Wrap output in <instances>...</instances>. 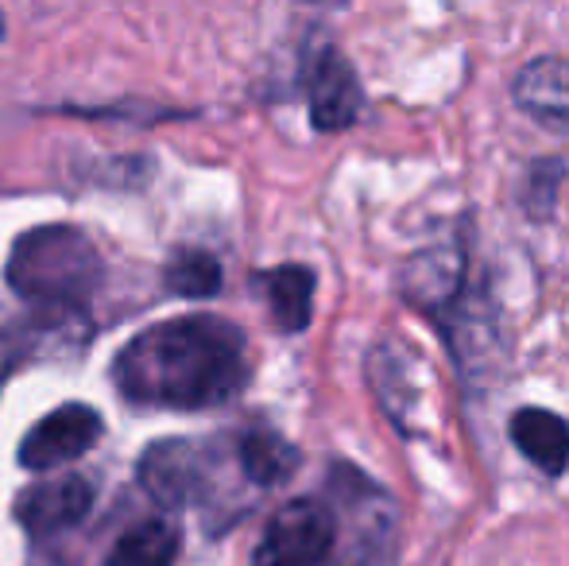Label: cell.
I'll list each match as a JSON object with an SVG mask.
<instances>
[{"mask_svg": "<svg viewBox=\"0 0 569 566\" xmlns=\"http://www.w3.org/2000/svg\"><path fill=\"white\" fill-rule=\"evenodd\" d=\"M163 284L182 299H210L221 291V265L206 249H174L163 268Z\"/></svg>", "mask_w": 569, "mask_h": 566, "instance_id": "9a60e30c", "label": "cell"}, {"mask_svg": "<svg viewBox=\"0 0 569 566\" xmlns=\"http://www.w3.org/2000/svg\"><path fill=\"white\" fill-rule=\"evenodd\" d=\"M519 113L550 132H569V62L558 54L531 59L511 82Z\"/></svg>", "mask_w": 569, "mask_h": 566, "instance_id": "9c48e42d", "label": "cell"}, {"mask_svg": "<svg viewBox=\"0 0 569 566\" xmlns=\"http://www.w3.org/2000/svg\"><path fill=\"white\" fill-rule=\"evenodd\" d=\"M248 338L213 315L167 318L140 330L113 361L124 400L148 408L202 411L237 400L248 388Z\"/></svg>", "mask_w": 569, "mask_h": 566, "instance_id": "6da1fadb", "label": "cell"}, {"mask_svg": "<svg viewBox=\"0 0 569 566\" xmlns=\"http://www.w3.org/2000/svg\"><path fill=\"white\" fill-rule=\"evenodd\" d=\"M101 284V257L74 226H39L16 237L8 287L43 307H78Z\"/></svg>", "mask_w": 569, "mask_h": 566, "instance_id": "7a4b0ae2", "label": "cell"}, {"mask_svg": "<svg viewBox=\"0 0 569 566\" xmlns=\"http://www.w3.org/2000/svg\"><path fill=\"white\" fill-rule=\"evenodd\" d=\"M93 508V485L78 474L54 477V481L31 485L16 500V516L31 536H51V532H67L86 520Z\"/></svg>", "mask_w": 569, "mask_h": 566, "instance_id": "ba28073f", "label": "cell"}, {"mask_svg": "<svg viewBox=\"0 0 569 566\" xmlns=\"http://www.w3.org/2000/svg\"><path fill=\"white\" fill-rule=\"evenodd\" d=\"M12 365H16V354L4 346V341H0V380L8 377V369H12Z\"/></svg>", "mask_w": 569, "mask_h": 566, "instance_id": "2e32d148", "label": "cell"}, {"mask_svg": "<svg viewBox=\"0 0 569 566\" xmlns=\"http://www.w3.org/2000/svg\"><path fill=\"white\" fill-rule=\"evenodd\" d=\"M182 536L171 520H143L117 539L106 566H174Z\"/></svg>", "mask_w": 569, "mask_h": 566, "instance_id": "5bb4252c", "label": "cell"}, {"mask_svg": "<svg viewBox=\"0 0 569 566\" xmlns=\"http://www.w3.org/2000/svg\"><path fill=\"white\" fill-rule=\"evenodd\" d=\"M0 39H4V12H0Z\"/></svg>", "mask_w": 569, "mask_h": 566, "instance_id": "e0dca14e", "label": "cell"}, {"mask_svg": "<svg viewBox=\"0 0 569 566\" xmlns=\"http://www.w3.org/2000/svg\"><path fill=\"white\" fill-rule=\"evenodd\" d=\"M465 272H469V257L461 245H435V249L407 260L399 287L427 315L450 318L465 302Z\"/></svg>", "mask_w": 569, "mask_h": 566, "instance_id": "52a82bcc", "label": "cell"}, {"mask_svg": "<svg viewBox=\"0 0 569 566\" xmlns=\"http://www.w3.org/2000/svg\"><path fill=\"white\" fill-rule=\"evenodd\" d=\"M511 443L547 477L569 469V424L547 408H519L511 416Z\"/></svg>", "mask_w": 569, "mask_h": 566, "instance_id": "30bf717a", "label": "cell"}, {"mask_svg": "<svg viewBox=\"0 0 569 566\" xmlns=\"http://www.w3.org/2000/svg\"><path fill=\"white\" fill-rule=\"evenodd\" d=\"M256 287L268 299L271 322L283 334H302L315 315V272L307 265H279L256 276Z\"/></svg>", "mask_w": 569, "mask_h": 566, "instance_id": "8fae6325", "label": "cell"}, {"mask_svg": "<svg viewBox=\"0 0 569 566\" xmlns=\"http://www.w3.org/2000/svg\"><path fill=\"white\" fill-rule=\"evenodd\" d=\"M237 461H240V474H244L256 489H279V485L291 481L302 458L283 435H276V430H248L237 443Z\"/></svg>", "mask_w": 569, "mask_h": 566, "instance_id": "7c38bea8", "label": "cell"}, {"mask_svg": "<svg viewBox=\"0 0 569 566\" xmlns=\"http://www.w3.org/2000/svg\"><path fill=\"white\" fill-rule=\"evenodd\" d=\"M407 373V354L391 346H376L372 357H368V377H372V388L380 396L383 411L396 419L403 430H411V411L419 408V388L403 377Z\"/></svg>", "mask_w": 569, "mask_h": 566, "instance_id": "4fadbf2b", "label": "cell"}, {"mask_svg": "<svg viewBox=\"0 0 569 566\" xmlns=\"http://www.w3.org/2000/svg\"><path fill=\"white\" fill-rule=\"evenodd\" d=\"M338 513L322 497H295L263 528L252 566H326L338 547Z\"/></svg>", "mask_w": 569, "mask_h": 566, "instance_id": "3957f363", "label": "cell"}, {"mask_svg": "<svg viewBox=\"0 0 569 566\" xmlns=\"http://www.w3.org/2000/svg\"><path fill=\"white\" fill-rule=\"evenodd\" d=\"M101 438V416L90 404H62L59 411L43 416L20 443V466L23 469H54L67 461L82 458Z\"/></svg>", "mask_w": 569, "mask_h": 566, "instance_id": "8992f818", "label": "cell"}, {"mask_svg": "<svg viewBox=\"0 0 569 566\" xmlns=\"http://www.w3.org/2000/svg\"><path fill=\"white\" fill-rule=\"evenodd\" d=\"M307 101L310 125L318 132H341L360 117V106H365L360 78L338 47L322 43L307 59Z\"/></svg>", "mask_w": 569, "mask_h": 566, "instance_id": "5b68a950", "label": "cell"}, {"mask_svg": "<svg viewBox=\"0 0 569 566\" xmlns=\"http://www.w3.org/2000/svg\"><path fill=\"white\" fill-rule=\"evenodd\" d=\"M140 485L163 513H179L210 497V450L187 438H167L140 454Z\"/></svg>", "mask_w": 569, "mask_h": 566, "instance_id": "277c9868", "label": "cell"}]
</instances>
